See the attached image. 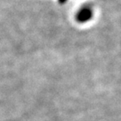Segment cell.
Listing matches in <instances>:
<instances>
[{
    "label": "cell",
    "mask_w": 121,
    "mask_h": 121,
    "mask_svg": "<svg viewBox=\"0 0 121 121\" xmlns=\"http://www.w3.org/2000/svg\"><path fill=\"white\" fill-rule=\"evenodd\" d=\"M92 12L91 9L88 8H83L79 12L76 17L79 22H85V21L90 20Z\"/></svg>",
    "instance_id": "1"
},
{
    "label": "cell",
    "mask_w": 121,
    "mask_h": 121,
    "mask_svg": "<svg viewBox=\"0 0 121 121\" xmlns=\"http://www.w3.org/2000/svg\"><path fill=\"white\" fill-rule=\"evenodd\" d=\"M59 1H60V3H63V2H65V1H66V0H59Z\"/></svg>",
    "instance_id": "2"
}]
</instances>
